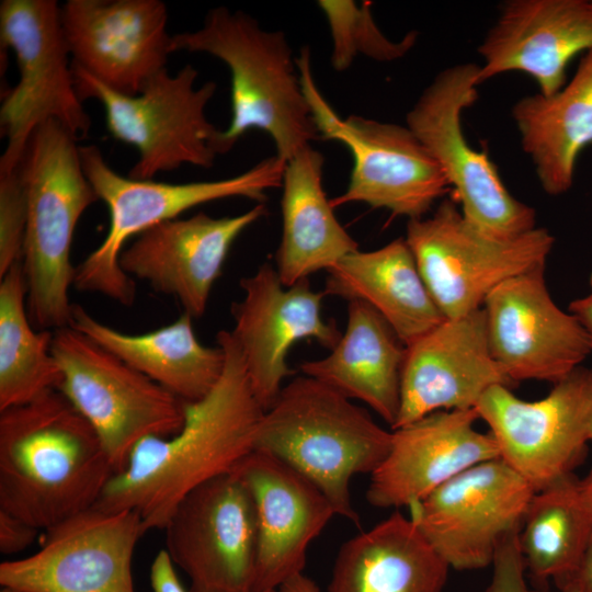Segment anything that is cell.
Returning a JSON list of instances; mask_svg holds the SVG:
<instances>
[{"label":"cell","mask_w":592,"mask_h":592,"mask_svg":"<svg viewBox=\"0 0 592 592\" xmlns=\"http://www.w3.org/2000/svg\"><path fill=\"white\" fill-rule=\"evenodd\" d=\"M277 592H320V590L314 580L301 573L283 583Z\"/></svg>","instance_id":"40"},{"label":"cell","mask_w":592,"mask_h":592,"mask_svg":"<svg viewBox=\"0 0 592 592\" xmlns=\"http://www.w3.org/2000/svg\"><path fill=\"white\" fill-rule=\"evenodd\" d=\"M58 390L90 423L115 474L149 436H171L184 422V401L95 341L69 327L54 331Z\"/></svg>","instance_id":"10"},{"label":"cell","mask_w":592,"mask_h":592,"mask_svg":"<svg viewBox=\"0 0 592 592\" xmlns=\"http://www.w3.org/2000/svg\"><path fill=\"white\" fill-rule=\"evenodd\" d=\"M476 409L441 410L391 430L389 453L371 474L366 499L379 509L411 506L462 471L500 458Z\"/></svg>","instance_id":"23"},{"label":"cell","mask_w":592,"mask_h":592,"mask_svg":"<svg viewBox=\"0 0 592 592\" xmlns=\"http://www.w3.org/2000/svg\"><path fill=\"white\" fill-rule=\"evenodd\" d=\"M452 197L431 216L408 220L406 241L445 318L482 308L504 281L546 264L555 243L545 228L497 239L469 223Z\"/></svg>","instance_id":"12"},{"label":"cell","mask_w":592,"mask_h":592,"mask_svg":"<svg viewBox=\"0 0 592 592\" xmlns=\"http://www.w3.org/2000/svg\"><path fill=\"white\" fill-rule=\"evenodd\" d=\"M38 531L24 520L0 510V553L13 555L26 549Z\"/></svg>","instance_id":"36"},{"label":"cell","mask_w":592,"mask_h":592,"mask_svg":"<svg viewBox=\"0 0 592 592\" xmlns=\"http://www.w3.org/2000/svg\"><path fill=\"white\" fill-rule=\"evenodd\" d=\"M27 198L19 164L0 171V277L22 262Z\"/></svg>","instance_id":"34"},{"label":"cell","mask_w":592,"mask_h":592,"mask_svg":"<svg viewBox=\"0 0 592 592\" xmlns=\"http://www.w3.org/2000/svg\"><path fill=\"white\" fill-rule=\"evenodd\" d=\"M591 49L592 0H510L478 47V83L521 71L548 96L566 84L571 59Z\"/></svg>","instance_id":"24"},{"label":"cell","mask_w":592,"mask_h":592,"mask_svg":"<svg viewBox=\"0 0 592 592\" xmlns=\"http://www.w3.org/2000/svg\"><path fill=\"white\" fill-rule=\"evenodd\" d=\"M327 272L325 295L366 303L406 345L445 319L405 238L376 250H356Z\"/></svg>","instance_id":"29"},{"label":"cell","mask_w":592,"mask_h":592,"mask_svg":"<svg viewBox=\"0 0 592 592\" xmlns=\"http://www.w3.org/2000/svg\"><path fill=\"white\" fill-rule=\"evenodd\" d=\"M499 457L535 491L572 474L590 442L592 368L579 366L542 399L527 401L510 387H491L476 406Z\"/></svg>","instance_id":"13"},{"label":"cell","mask_w":592,"mask_h":592,"mask_svg":"<svg viewBox=\"0 0 592 592\" xmlns=\"http://www.w3.org/2000/svg\"><path fill=\"white\" fill-rule=\"evenodd\" d=\"M449 569L414 521L395 511L340 547L328 592H443Z\"/></svg>","instance_id":"26"},{"label":"cell","mask_w":592,"mask_h":592,"mask_svg":"<svg viewBox=\"0 0 592 592\" xmlns=\"http://www.w3.org/2000/svg\"><path fill=\"white\" fill-rule=\"evenodd\" d=\"M519 530L508 534L497 549L492 561V578L486 592H534L525 580L526 569L519 546Z\"/></svg>","instance_id":"35"},{"label":"cell","mask_w":592,"mask_h":592,"mask_svg":"<svg viewBox=\"0 0 592 592\" xmlns=\"http://www.w3.org/2000/svg\"><path fill=\"white\" fill-rule=\"evenodd\" d=\"M535 490L501 458L479 463L420 502L410 517L439 556L456 570L492 565L497 549L519 530Z\"/></svg>","instance_id":"15"},{"label":"cell","mask_w":592,"mask_h":592,"mask_svg":"<svg viewBox=\"0 0 592 592\" xmlns=\"http://www.w3.org/2000/svg\"><path fill=\"white\" fill-rule=\"evenodd\" d=\"M489 346L512 383H558L591 354L587 332L551 298L545 265L498 285L485 299Z\"/></svg>","instance_id":"18"},{"label":"cell","mask_w":592,"mask_h":592,"mask_svg":"<svg viewBox=\"0 0 592 592\" xmlns=\"http://www.w3.org/2000/svg\"><path fill=\"white\" fill-rule=\"evenodd\" d=\"M160 0H68L61 24L72 65L126 95L167 69L172 36Z\"/></svg>","instance_id":"19"},{"label":"cell","mask_w":592,"mask_h":592,"mask_svg":"<svg viewBox=\"0 0 592 592\" xmlns=\"http://www.w3.org/2000/svg\"><path fill=\"white\" fill-rule=\"evenodd\" d=\"M0 411L58 390L62 379L52 352L54 331L33 327L22 262L0 277Z\"/></svg>","instance_id":"32"},{"label":"cell","mask_w":592,"mask_h":592,"mask_svg":"<svg viewBox=\"0 0 592 592\" xmlns=\"http://www.w3.org/2000/svg\"><path fill=\"white\" fill-rule=\"evenodd\" d=\"M332 38L331 65L346 70L358 55L377 61H394L406 56L415 45L419 33L408 32L401 41L386 37L372 15V2L356 4L352 0H319Z\"/></svg>","instance_id":"33"},{"label":"cell","mask_w":592,"mask_h":592,"mask_svg":"<svg viewBox=\"0 0 592 592\" xmlns=\"http://www.w3.org/2000/svg\"><path fill=\"white\" fill-rule=\"evenodd\" d=\"M80 158L87 179L107 207L110 226L100 246L76 266L73 287L124 306L136 298L135 281L119 266L121 252L130 238L208 202L246 197L264 204L267 190L282 186L286 163L275 155L231 178L167 183L117 173L95 145L80 146Z\"/></svg>","instance_id":"6"},{"label":"cell","mask_w":592,"mask_h":592,"mask_svg":"<svg viewBox=\"0 0 592 592\" xmlns=\"http://www.w3.org/2000/svg\"><path fill=\"white\" fill-rule=\"evenodd\" d=\"M216 341L225 352L226 364L215 388L198 401L184 402L179 432L140 441L94 508L136 511L144 534L163 530L186 494L232 471L254 449L264 410L253 395L230 331H219Z\"/></svg>","instance_id":"1"},{"label":"cell","mask_w":592,"mask_h":592,"mask_svg":"<svg viewBox=\"0 0 592 592\" xmlns=\"http://www.w3.org/2000/svg\"><path fill=\"white\" fill-rule=\"evenodd\" d=\"M406 346L391 430L436 411L475 409L491 387L513 385L492 356L483 308L445 318Z\"/></svg>","instance_id":"20"},{"label":"cell","mask_w":592,"mask_h":592,"mask_svg":"<svg viewBox=\"0 0 592 592\" xmlns=\"http://www.w3.org/2000/svg\"><path fill=\"white\" fill-rule=\"evenodd\" d=\"M252 494L258 520L254 592L304 573L307 549L337 515L326 494L276 456L253 449L234 469Z\"/></svg>","instance_id":"22"},{"label":"cell","mask_w":592,"mask_h":592,"mask_svg":"<svg viewBox=\"0 0 592 592\" xmlns=\"http://www.w3.org/2000/svg\"><path fill=\"white\" fill-rule=\"evenodd\" d=\"M272 592H277V591H272Z\"/></svg>","instance_id":"46"},{"label":"cell","mask_w":592,"mask_h":592,"mask_svg":"<svg viewBox=\"0 0 592 592\" xmlns=\"http://www.w3.org/2000/svg\"><path fill=\"white\" fill-rule=\"evenodd\" d=\"M579 491L583 505L592 522V468L585 477L579 479Z\"/></svg>","instance_id":"41"},{"label":"cell","mask_w":592,"mask_h":592,"mask_svg":"<svg viewBox=\"0 0 592 592\" xmlns=\"http://www.w3.org/2000/svg\"><path fill=\"white\" fill-rule=\"evenodd\" d=\"M525 569L538 583L568 585L592 537L579 478L566 475L534 492L519 530Z\"/></svg>","instance_id":"31"},{"label":"cell","mask_w":592,"mask_h":592,"mask_svg":"<svg viewBox=\"0 0 592 592\" xmlns=\"http://www.w3.org/2000/svg\"><path fill=\"white\" fill-rule=\"evenodd\" d=\"M192 318L183 312L172 323L143 334L121 332L72 306L70 327L139 371L184 402L205 398L223 376L226 356L217 346L203 345Z\"/></svg>","instance_id":"27"},{"label":"cell","mask_w":592,"mask_h":592,"mask_svg":"<svg viewBox=\"0 0 592 592\" xmlns=\"http://www.w3.org/2000/svg\"><path fill=\"white\" fill-rule=\"evenodd\" d=\"M589 284H590L591 289H592V273L590 274V277H589Z\"/></svg>","instance_id":"44"},{"label":"cell","mask_w":592,"mask_h":592,"mask_svg":"<svg viewBox=\"0 0 592 592\" xmlns=\"http://www.w3.org/2000/svg\"><path fill=\"white\" fill-rule=\"evenodd\" d=\"M558 592H579L578 588L573 583H569L568 585L558 589Z\"/></svg>","instance_id":"42"},{"label":"cell","mask_w":592,"mask_h":592,"mask_svg":"<svg viewBox=\"0 0 592 592\" xmlns=\"http://www.w3.org/2000/svg\"><path fill=\"white\" fill-rule=\"evenodd\" d=\"M150 584L152 592H187L177 576L167 549L159 550L151 562Z\"/></svg>","instance_id":"37"},{"label":"cell","mask_w":592,"mask_h":592,"mask_svg":"<svg viewBox=\"0 0 592 592\" xmlns=\"http://www.w3.org/2000/svg\"><path fill=\"white\" fill-rule=\"evenodd\" d=\"M266 214L265 204H257L237 216L215 218L201 212L159 223L123 249L119 266L157 293L173 296L183 312L198 318L232 243Z\"/></svg>","instance_id":"21"},{"label":"cell","mask_w":592,"mask_h":592,"mask_svg":"<svg viewBox=\"0 0 592 592\" xmlns=\"http://www.w3.org/2000/svg\"><path fill=\"white\" fill-rule=\"evenodd\" d=\"M406 344L373 307L349 301L344 332L329 355L299 368L349 399L371 407L390 428L400 407Z\"/></svg>","instance_id":"25"},{"label":"cell","mask_w":592,"mask_h":592,"mask_svg":"<svg viewBox=\"0 0 592 592\" xmlns=\"http://www.w3.org/2000/svg\"><path fill=\"white\" fill-rule=\"evenodd\" d=\"M41 548L0 563V584L25 592H135L132 560L144 535L133 510L90 508L45 531Z\"/></svg>","instance_id":"16"},{"label":"cell","mask_w":592,"mask_h":592,"mask_svg":"<svg viewBox=\"0 0 592 592\" xmlns=\"http://www.w3.org/2000/svg\"><path fill=\"white\" fill-rule=\"evenodd\" d=\"M1 49L14 53L18 83L5 93L0 111L8 143L0 171L16 167L33 130L54 119L73 135H87L91 119L73 80L72 59L55 0H2Z\"/></svg>","instance_id":"11"},{"label":"cell","mask_w":592,"mask_h":592,"mask_svg":"<svg viewBox=\"0 0 592 592\" xmlns=\"http://www.w3.org/2000/svg\"><path fill=\"white\" fill-rule=\"evenodd\" d=\"M325 159L308 145L285 163L282 178V238L275 253L281 282L291 286L328 271L358 250L337 219L322 185Z\"/></svg>","instance_id":"28"},{"label":"cell","mask_w":592,"mask_h":592,"mask_svg":"<svg viewBox=\"0 0 592 592\" xmlns=\"http://www.w3.org/2000/svg\"><path fill=\"white\" fill-rule=\"evenodd\" d=\"M243 297L234 301L230 331L244 363L251 389L264 411L278 397L293 371L287 355L297 341L314 339L330 351L342 332L322 317L323 292L311 288L309 278L285 286L271 263L240 280Z\"/></svg>","instance_id":"17"},{"label":"cell","mask_w":592,"mask_h":592,"mask_svg":"<svg viewBox=\"0 0 592 592\" xmlns=\"http://www.w3.org/2000/svg\"><path fill=\"white\" fill-rule=\"evenodd\" d=\"M569 311L573 314L583 326L592 354V292L577 298L569 304Z\"/></svg>","instance_id":"38"},{"label":"cell","mask_w":592,"mask_h":592,"mask_svg":"<svg viewBox=\"0 0 592 592\" xmlns=\"http://www.w3.org/2000/svg\"><path fill=\"white\" fill-rule=\"evenodd\" d=\"M0 592H25L18 589L9 588V587H1Z\"/></svg>","instance_id":"43"},{"label":"cell","mask_w":592,"mask_h":592,"mask_svg":"<svg viewBox=\"0 0 592 592\" xmlns=\"http://www.w3.org/2000/svg\"><path fill=\"white\" fill-rule=\"evenodd\" d=\"M114 474L98 434L59 390L0 411V510L47 531L94 506Z\"/></svg>","instance_id":"2"},{"label":"cell","mask_w":592,"mask_h":592,"mask_svg":"<svg viewBox=\"0 0 592 592\" xmlns=\"http://www.w3.org/2000/svg\"><path fill=\"white\" fill-rule=\"evenodd\" d=\"M163 530L166 549L190 579V592H254L257 511L234 470L186 494Z\"/></svg>","instance_id":"14"},{"label":"cell","mask_w":592,"mask_h":592,"mask_svg":"<svg viewBox=\"0 0 592 592\" xmlns=\"http://www.w3.org/2000/svg\"><path fill=\"white\" fill-rule=\"evenodd\" d=\"M479 65L441 70L407 114V126L440 166L464 217L481 232L511 239L536 228V210L514 197L496 164L467 141L462 114L478 99Z\"/></svg>","instance_id":"9"},{"label":"cell","mask_w":592,"mask_h":592,"mask_svg":"<svg viewBox=\"0 0 592 592\" xmlns=\"http://www.w3.org/2000/svg\"><path fill=\"white\" fill-rule=\"evenodd\" d=\"M511 113L544 192H568L578 157L592 144V49L559 91L524 96Z\"/></svg>","instance_id":"30"},{"label":"cell","mask_w":592,"mask_h":592,"mask_svg":"<svg viewBox=\"0 0 592 592\" xmlns=\"http://www.w3.org/2000/svg\"><path fill=\"white\" fill-rule=\"evenodd\" d=\"M72 73L81 101L98 100L112 137L137 150L129 178L153 180L183 164H214L213 143L219 129L207 119L205 109L217 84L208 81L196 88L198 72L192 65L175 75L160 71L136 95L118 93L75 65Z\"/></svg>","instance_id":"8"},{"label":"cell","mask_w":592,"mask_h":592,"mask_svg":"<svg viewBox=\"0 0 592 592\" xmlns=\"http://www.w3.org/2000/svg\"><path fill=\"white\" fill-rule=\"evenodd\" d=\"M209 54L231 78V117L213 148L225 155L251 129L273 139L287 161L319 136L284 32L267 31L251 15L226 7L209 10L203 25L172 35L171 52Z\"/></svg>","instance_id":"3"},{"label":"cell","mask_w":592,"mask_h":592,"mask_svg":"<svg viewBox=\"0 0 592 592\" xmlns=\"http://www.w3.org/2000/svg\"><path fill=\"white\" fill-rule=\"evenodd\" d=\"M392 431L320 380L303 375L285 385L264 411L254 449L267 452L311 480L335 514L358 525L350 483L372 474L389 453Z\"/></svg>","instance_id":"4"},{"label":"cell","mask_w":592,"mask_h":592,"mask_svg":"<svg viewBox=\"0 0 592 592\" xmlns=\"http://www.w3.org/2000/svg\"><path fill=\"white\" fill-rule=\"evenodd\" d=\"M570 583L576 584L579 592H592V537Z\"/></svg>","instance_id":"39"},{"label":"cell","mask_w":592,"mask_h":592,"mask_svg":"<svg viewBox=\"0 0 592 592\" xmlns=\"http://www.w3.org/2000/svg\"><path fill=\"white\" fill-rule=\"evenodd\" d=\"M296 65L319 136L342 143L353 157L345 191L330 200L333 208L365 203L411 220L425 217L451 192L440 166L407 125L360 115L340 117L315 82L307 46Z\"/></svg>","instance_id":"7"},{"label":"cell","mask_w":592,"mask_h":592,"mask_svg":"<svg viewBox=\"0 0 592 592\" xmlns=\"http://www.w3.org/2000/svg\"><path fill=\"white\" fill-rule=\"evenodd\" d=\"M27 198L22 266L30 320L37 330L69 327L76 227L99 197L87 179L77 136L54 119L31 134L19 163Z\"/></svg>","instance_id":"5"},{"label":"cell","mask_w":592,"mask_h":592,"mask_svg":"<svg viewBox=\"0 0 592 592\" xmlns=\"http://www.w3.org/2000/svg\"><path fill=\"white\" fill-rule=\"evenodd\" d=\"M590 442H592V425H591V430H590Z\"/></svg>","instance_id":"45"}]
</instances>
